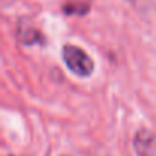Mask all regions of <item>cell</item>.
<instances>
[{
    "mask_svg": "<svg viewBox=\"0 0 156 156\" xmlns=\"http://www.w3.org/2000/svg\"><path fill=\"white\" fill-rule=\"evenodd\" d=\"M41 34L37 31V29H32V28H23V31H20V40L25 43V44H35L41 40Z\"/></svg>",
    "mask_w": 156,
    "mask_h": 156,
    "instance_id": "obj_3",
    "label": "cell"
},
{
    "mask_svg": "<svg viewBox=\"0 0 156 156\" xmlns=\"http://www.w3.org/2000/svg\"><path fill=\"white\" fill-rule=\"evenodd\" d=\"M133 147L138 156H156V135L147 129L138 130L133 138Z\"/></svg>",
    "mask_w": 156,
    "mask_h": 156,
    "instance_id": "obj_2",
    "label": "cell"
},
{
    "mask_svg": "<svg viewBox=\"0 0 156 156\" xmlns=\"http://www.w3.org/2000/svg\"><path fill=\"white\" fill-rule=\"evenodd\" d=\"M63 60L66 66L78 76H89L94 72L92 58L76 46L66 44L63 48Z\"/></svg>",
    "mask_w": 156,
    "mask_h": 156,
    "instance_id": "obj_1",
    "label": "cell"
},
{
    "mask_svg": "<svg viewBox=\"0 0 156 156\" xmlns=\"http://www.w3.org/2000/svg\"><path fill=\"white\" fill-rule=\"evenodd\" d=\"M63 9L69 16L70 14H80V16H83V14H86L89 11V5L84 3V2H70V3L64 5Z\"/></svg>",
    "mask_w": 156,
    "mask_h": 156,
    "instance_id": "obj_4",
    "label": "cell"
}]
</instances>
